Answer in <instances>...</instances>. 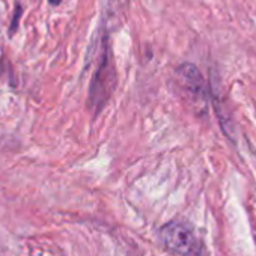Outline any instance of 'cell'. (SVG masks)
I'll return each instance as SVG.
<instances>
[{"mask_svg": "<svg viewBox=\"0 0 256 256\" xmlns=\"http://www.w3.org/2000/svg\"><path fill=\"white\" fill-rule=\"evenodd\" d=\"M100 38H101V47H100V62L98 68L92 77L90 89H89V104L95 112H100L108 98L112 96L114 88H116V70L113 64V54L112 48L108 46V30L100 26Z\"/></svg>", "mask_w": 256, "mask_h": 256, "instance_id": "1", "label": "cell"}, {"mask_svg": "<svg viewBox=\"0 0 256 256\" xmlns=\"http://www.w3.org/2000/svg\"><path fill=\"white\" fill-rule=\"evenodd\" d=\"M162 244L178 256H202L204 246L194 228L184 220H172L158 230Z\"/></svg>", "mask_w": 256, "mask_h": 256, "instance_id": "2", "label": "cell"}, {"mask_svg": "<svg viewBox=\"0 0 256 256\" xmlns=\"http://www.w3.org/2000/svg\"><path fill=\"white\" fill-rule=\"evenodd\" d=\"M130 0H101V23L100 26L112 32L124 24Z\"/></svg>", "mask_w": 256, "mask_h": 256, "instance_id": "3", "label": "cell"}, {"mask_svg": "<svg viewBox=\"0 0 256 256\" xmlns=\"http://www.w3.org/2000/svg\"><path fill=\"white\" fill-rule=\"evenodd\" d=\"M178 76L184 80L186 88L196 96L200 100H206L208 96V89H206V83L200 74V71L192 65V64H182L181 66H178L176 70Z\"/></svg>", "mask_w": 256, "mask_h": 256, "instance_id": "4", "label": "cell"}, {"mask_svg": "<svg viewBox=\"0 0 256 256\" xmlns=\"http://www.w3.org/2000/svg\"><path fill=\"white\" fill-rule=\"evenodd\" d=\"M22 12H23L22 5H17L16 12H14L12 23H11V26H10V35H14V34H16V30H17V28H18V20H20V17H22Z\"/></svg>", "mask_w": 256, "mask_h": 256, "instance_id": "5", "label": "cell"}, {"mask_svg": "<svg viewBox=\"0 0 256 256\" xmlns=\"http://www.w3.org/2000/svg\"><path fill=\"white\" fill-rule=\"evenodd\" d=\"M48 2H50V5H52V6H58V5H60L62 0H48Z\"/></svg>", "mask_w": 256, "mask_h": 256, "instance_id": "6", "label": "cell"}]
</instances>
